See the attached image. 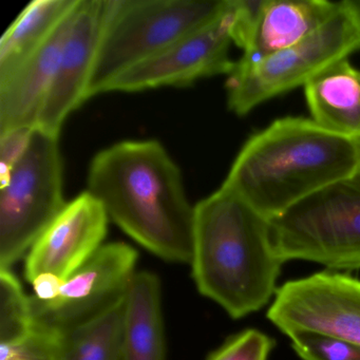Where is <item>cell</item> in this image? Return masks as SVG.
Here are the masks:
<instances>
[{
  "label": "cell",
  "instance_id": "6da1fadb",
  "mask_svg": "<svg viewBox=\"0 0 360 360\" xmlns=\"http://www.w3.org/2000/svg\"><path fill=\"white\" fill-rule=\"evenodd\" d=\"M87 185L109 219L143 248L170 262H191L195 206L161 143L124 141L103 149Z\"/></svg>",
  "mask_w": 360,
  "mask_h": 360
},
{
  "label": "cell",
  "instance_id": "7c38bea8",
  "mask_svg": "<svg viewBox=\"0 0 360 360\" xmlns=\"http://www.w3.org/2000/svg\"><path fill=\"white\" fill-rule=\"evenodd\" d=\"M109 217L89 191H84L44 231L27 256L25 277L29 282L41 274L66 280L102 248Z\"/></svg>",
  "mask_w": 360,
  "mask_h": 360
},
{
  "label": "cell",
  "instance_id": "d6986e66",
  "mask_svg": "<svg viewBox=\"0 0 360 360\" xmlns=\"http://www.w3.org/2000/svg\"><path fill=\"white\" fill-rule=\"evenodd\" d=\"M33 328L30 297L10 269H0V345H18Z\"/></svg>",
  "mask_w": 360,
  "mask_h": 360
},
{
  "label": "cell",
  "instance_id": "ba28073f",
  "mask_svg": "<svg viewBox=\"0 0 360 360\" xmlns=\"http://www.w3.org/2000/svg\"><path fill=\"white\" fill-rule=\"evenodd\" d=\"M267 319L286 336L311 333L360 345V279L326 271L278 288Z\"/></svg>",
  "mask_w": 360,
  "mask_h": 360
},
{
  "label": "cell",
  "instance_id": "44dd1931",
  "mask_svg": "<svg viewBox=\"0 0 360 360\" xmlns=\"http://www.w3.org/2000/svg\"><path fill=\"white\" fill-rule=\"evenodd\" d=\"M292 347L302 360H360V345L300 333L290 337Z\"/></svg>",
  "mask_w": 360,
  "mask_h": 360
},
{
  "label": "cell",
  "instance_id": "d4e9b609",
  "mask_svg": "<svg viewBox=\"0 0 360 360\" xmlns=\"http://www.w3.org/2000/svg\"><path fill=\"white\" fill-rule=\"evenodd\" d=\"M356 142H357L358 151H359V169H358V174H360V140H357Z\"/></svg>",
  "mask_w": 360,
  "mask_h": 360
},
{
  "label": "cell",
  "instance_id": "ac0fdd59",
  "mask_svg": "<svg viewBox=\"0 0 360 360\" xmlns=\"http://www.w3.org/2000/svg\"><path fill=\"white\" fill-rule=\"evenodd\" d=\"M125 299L100 317L62 332V360L123 359Z\"/></svg>",
  "mask_w": 360,
  "mask_h": 360
},
{
  "label": "cell",
  "instance_id": "ffe728a7",
  "mask_svg": "<svg viewBox=\"0 0 360 360\" xmlns=\"http://www.w3.org/2000/svg\"><path fill=\"white\" fill-rule=\"evenodd\" d=\"M0 360H62V332L34 321L24 340L14 345H0Z\"/></svg>",
  "mask_w": 360,
  "mask_h": 360
},
{
  "label": "cell",
  "instance_id": "3957f363",
  "mask_svg": "<svg viewBox=\"0 0 360 360\" xmlns=\"http://www.w3.org/2000/svg\"><path fill=\"white\" fill-rule=\"evenodd\" d=\"M191 262L199 292L233 319L273 300L284 263L269 219L222 186L195 205Z\"/></svg>",
  "mask_w": 360,
  "mask_h": 360
},
{
  "label": "cell",
  "instance_id": "4fadbf2b",
  "mask_svg": "<svg viewBox=\"0 0 360 360\" xmlns=\"http://www.w3.org/2000/svg\"><path fill=\"white\" fill-rule=\"evenodd\" d=\"M108 7L109 0H82L37 128L60 134L69 115L88 100Z\"/></svg>",
  "mask_w": 360,
  "mask_h": 360
},
{
  "label": "cell",
  "instance_id": "52a82bcc",
  "mask_svg": "<svg viewBox=\"0 0 360 360\" xmlns=\"http://www.w3.org/2000/svg\"><path fill=\"white\" fill-rule=\"evenodd\" d=\"M58 139L34 128L24 157L0 182V269L22 259L66 207Z\"/></svg>",
  "mask_w": 360,
  "mask_h": 360
},
{
  "label": "cell",
  "instance_id": "8992f818",
  "mask_svg": "<svg viewBox=\"0 0 360 360\" xmlns=\"http://www.w3.org/2000/svg\"><path fill=\"white\" fill-rule=\"evenodd\" d=\"M283 262L309 261L330 271L360 269V174L337 181L269 221Z\"/></svg>",
  "mask_w": 360,
  "mask_h": 360
},
{
  "label": "cell",
  "instance_id": "277c9868",
  "mask_svg": "<svg viewBox=\"0 0 360 360\" xmlns=\"http://www.w3.org/2000/svg\"><path fill=\"white\" fill-rule=\"evenodd\" d=\"M229 7L231 0H109L88 100L120 73L219 20Z\"/></svg>",
  "mask_w": 360,
  "mask_h": 360
},
{
  "label": "cell",
  "instance_id": "9a60e30c",
  "mask_svg": "<svg viewBox=\"0 0 360 360\" xmlns=\"http://www.w3.org/2000/svg\"><path fill=\"white\" fill-rule=\"evenodd\" d=\"M304 96L317 125L338 136L360 140V70L349 58L309 82Z\"/></svg>",
  "mask_w": 360,
  "mask_h": 360
},
{
  "label": "cell",
  "instance_id": "7a4b0ae2",
  "mask_svg": "<svg viewBox=\"0 0 360 360\" xmlns=\"http://www.w3.org/2000/svg\"><path fill=\"white\" fill-rule=\"evenodd\" d=\"M358 169L355 140L311 119L282 117L244 143L222 187L271 221Z\"/></svg>",
  "mask_w": 360,
  "mask_h": 360
},
{
  "label": "cell",
  "instance_id": "e0dca14e",
  "mask_svg": "<svg viewBox=\"0 0 360 360\" xmlns=\"http://www.w3.org/2000/svg\"><path fill=\"white\" fill-rule=\"evenodd\" d=\"M79 0H34L0 39V79L13 72L54 32Z\"/></svg>",
  "mask_w": 360,
  "mask_h": 360
},
{
  "label": "cell",
  "instance_id": "5bb4252c",
  "mask_svg": "<svg viewBox=\"0 0 360 360\" xmlns=\"http://www.w3.org/2000/svg\"><path fill=\"white\" fill-rule=\"evenodd\" d=\"M79 5L13 72L0 79V134L37 128Z\"/></svg>",
  "mask_w": 360,
  "mask_h": 360
},
{
  "label": "cell",
  "instance_id": "8fae6325",
  "mask_svg": "<svg viewBox=\"0 0 360 360\" xmlns=\"http://www.w3.org/2000/svg\"><path fill=\"white\" fill-rule=\"evenodd\" d=\"M328 0H233L231 37L244 62L283 51L321 28L340 7Z\"/></svg>",
  "mask_w": 360,
  "mask_h": 360
},
{
  "label": "cell",
  "instance_id": "cb8c5ba5",
  "mask_svg": "<svg viewBox=\"0 0 360 360\" xmlns=\"http://www.w3.org/2000/svg\"><path fill=\"white\" fill-rule=\"evenodd\" d=\"M63 282L64 280L60 279L58 276L52 274H41L31 282L34 290L33 298L41 302L54 300L60 294Z\"/></svg>",
  "mask_w": 360,
  "mask_h": 360
},
{
  "label": "cell",
  "instance_id": "603a6c76",
  "mask_svg": "<svg viewBox=\"0 0 360 360\" xmlns=\"http://www.w3.org/2000/svg\"><path fill=\"white\" fill-rule=\"evenodd\" d=\"M34 128H20L0 134V182L11 174L24 157Z\"/></svg>",
  "mask_w": 360,
  "mask_h": 360
},
{
  "label": "cell",
  "instance_id": "9c48e42d",
  "mask_svg": "<svg viewBox=\"0 0 360 360\" xmlns=\"http://www.w3.org/2000/svg\"><path fill=\"white\" fill-rule=\"evenodd\" d=\"M138 252L123 242L106 244L68 279L48 302L30 297L37 323L58 332L100 317L125 299L136 274Z\"/></svg>",
  "mask_w": 360,
  "mask_h": 360
},
{
  "label": "cell",
  "instance_id": "30bf717a",
  "mask_svg": "<svg viewBox=\"0 0 360 360\" xmlns=\"http://www.w3.org/2000/svg\"><path fill=\"white\" fill-rule=\"evenodd\" d=\"M231 25L233 0L229 11L219 20L120 73L101 89L100 94L186 87L206 77H229L236 63L229 56L233 44Z\"/></svg>",
  "mask_w": 360,
  "mask_h": 360
},
{
  "label": "cell",
  "instance_id": "2e32d148",
  "mask_svg": "<svg viewBox=\"0 0 360 360\" xmlns=\"http://www.w3.org/2000/svg\"><path fill=\"white\" fill-rule=\"evenodd\" d=\"M161 283L150 271L134 274L125 297L123 359L165 360Z\"/></svg>",
  "mask_w": 360,
  "mask_h": 360
},
{
  "label": "cell",
  "instance_id": "7402d4cb",
  "mask_svg": "<svg viewBox=\"0 0 360 360\" xmlns=\"http://www.w3.org/2000/svg\"><path fill=\"white\" fill-rule=\"evenodd\" d=\"M275 345L265 333L248 328L231 337L207 360H269Z\"/></svg>",
  "mask_w": 360,
  "mask_h": 360
},
{
  "label": "cell",
  "instance_id": "5b68a950",
  "mask_svg": "<svg viewBox=\"0 0 360 360\" xmlns=\"http://www.w3.org/2000/svg\"><path fill=\"white\" fill-rule=\"evenodd\" d=\"M359 51L360 1L343 0L336 13L300 43L258 62H236L227 77V106L244 117Z\"/></svg>",
  "mask_w": 360,
  "mask_h": 360
}]
</instances>
